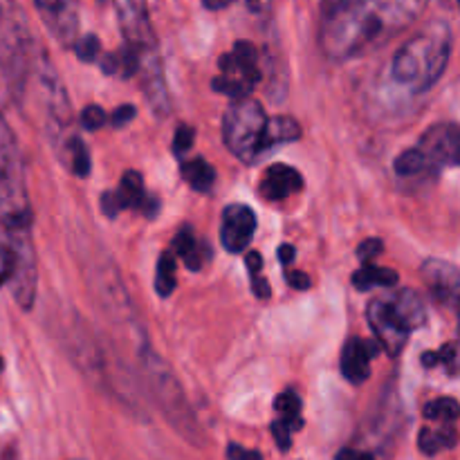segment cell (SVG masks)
Listing matches in <instances>:
<instances>
[{"instance_id": "obj_1", "label": "cell", "mask_w": 460, "mask_h": 460, "mask_svg": "<svg viewBox=\"0 0 460 460\" xmlns=\"http://www.w3.org/2000/svg\"><path fill=\"white\" fill-rule=\"evenodd\" d=\"M31 225L34 214L27 193L25 162L16 135L0 115V245L12 250L13 254V274L9 286L22 310L34 305L39 288Z\"/></svg>"}, {"instance_id": "obj_2", "label": "cell", "mask_w": 460, "mask_h": 460, "mask_svg": "<svg viewBox=\"0 0 460 460\" xmlns=\"http://www.w3.org/2000/svg\"><path fill=\"white\" fill-rule=\"evenodd\" d=\"M425 7L427 0H323L319 48L332 61L359 57L407 30Z\"/></svg>"}, {"instance_id": "obj_3", "label": "cell", "mask_w": 460, "mask_h": 460, "mask_svg": "<svg viewBox=\"0 0 460 460\" xmlns=\"http://www.w3.org/2000/svg\"><path fill=\"white\" fill-rule=\"evenodd\" d=\"M454 34L447 21L427 22L425 30L413 34L391 61V76L395 84L425 93L434 88L452 57Z\"/></svg>"}, {"instance_id": "obj_4", "label": "cell", "mask_w": 460, "mask_h": 460, "mask_svg": "<svg viewBox=\"0 0 460 460\" xmlns=\"http://www.w3.org/2000/svg\"><path fill=\"white\" fill-rule=\"evenodd\" d=\"M34 54L36 43L25 9L18 0H0V72L16 102L25 93Z\"/></svg>"}, {"instance_id": "obj_5", "label": "cell", "mask_w": 460, "mask_h": 460, "mask_svg": "<svg viewBox=\"0 0 460 460\" xmlns=\"http://www.w3.org/2000/svg\"><path fill=\"white\" fill-rule=\"evenodd\" d=\"M144 376H146L148 389H151L153 398H155L157 407L164 413L166 420L180 431L191 443L202 445V431L198 427L196 416H193L191 407L187 402L182 386H180L178 377L173 376L169 364L160 358L157 353H144Z\"/></svg>"}, {"instance_id": "obj_6", "label": "cell", "mask_w": 460, "mask_h": 460, "mask_svg": "<svg viewBox=\"0 0 460 460\" xmlns=\"http://www.w3.org/2000/svg\"><path fill=\"white\" fill-rule=\"evenodd\" d=\"M268 124L263 106L256 99H234L223 117V139L238 160L254 164L263 155V133Z\"/></svg>"}, {"instance_id": "obj_7", "label": "cell", "mask_w": 460, "mask_h": 460, "mask_svg": "<svg viewBox=\"0 0 460 460\" xmlns=\"http://www.w3.org/2000/svg\"><path fill=\"white\" fill-rule=\"evenodd\" d=\"M112 4H115L126 45H130L139 57L157 52V40L153 34L151 16H148V0H112Z\"/></svg>"}, {"instance_id": "obj_8", "label": "cell", "mask_w": 460, "mask_h": 460, "mask_svg": "<svg viewBox=\"0 0 460 460\" xmlns=\"http://www.w3.org/2000/svg\"><path fill=\"white\" fill-rule=\"evenodd\" d=\"M458 144L460 130L454 121H440L427 128L420 137L418 148L427 160V169H440V166H456L458 164Z\"/></svg>"}, {"instance_id": "obj_9", "label": "cell", "mask_w": 460, "mask_h": 460, "mask_svg": "<svg viewBox=\"0 0 460 460\" xmlns=\"http://www.w3.org/2000/svg\"><path fill=\"white\" fill-rule=\"evenodd\" d=\"M367 317L368 326L376 332L377 344H380L389 355L398 358L404 350V346H407L411 332L395 319V314L391 313L386 299H373L367 308Z\"/></svg>"}, {"instance_id": "obj_10", "label": "cell", "mask_w": 460, "mask_h": 460, "mask_svg": "<svg viewBox=\"0 0 460 460\" xmlns=\"http://www.w3.org/2000/svg\"><path fill=\"white\" fill-rule=\"evenodd\" d=\"M76 3L79 0H34L49 34L61 45H72L76 40V31H79Z\"/></svg>"}, {"instance_id": "obj_11", "label": "cell", "mask_w": 460, "mask_h": 460, "mask_svg": "<svg viewBox=\"0 0 460 460\" xmlns=\"http://www.w3.org/2000/svg\"><path fill=\"white\" fill-rule=\"evenodd\" d=\"M256 234V216L245 205H229L223 211V225H220V243L232 254H241L250 247Z\"/></svg>"}, {"instance_id": "obj_12", "label": "cell", "mask_w": 460, "mask_h": 460, "mask_svg": "<svg viewBox=\"0 0 460 460\" xmlns=\"http://www.w3.org/2000/svg\"><path fill=\"white\" fill-rule=\"evenodd\" d=\"M422 279H425L427 288H429L431 295L436 296V301L447 305H456L460 288L456 265L447 263V261L429 259L422 265Z\"/></svg>"}, {"instance_id": "obj_13", "label": "cell", "mask_w": 460, "mask_h": 460, "mask_svg": "<svg viewBox=\"0 0 460 460\" xmlns=\"http://www.w3.org/2000/svg\"><path fill=\"white\" fill-rule=\"evenodd\" d=\"M220 70L227 76H238V79L247 81L252 88H256L263 75L259 70V52L252 43L247 40H238L229 54L220 57Z\"/></svg>"}, {"instance_id": "obj_14", "label": "cell", "mask_w": 460, "mask_h": 460, "mask_svg": "<svg viewBox=\"0 0 460 460\" xmlns=\"http://www.w3.org/2000/svg\"><path fill=\"white\" fill-rule=\"evenodd\" d=\"M377 353V344L350 337L341 353V373L350 385H364L371 377V358Z\"/></svg>"}, {"instance_id": "obj_15", "label": "cell", "mask_w": 460, "mask_h": 460, "mask_svg": "<svg viewBox=\"0 0 460 460\" xmlns=\"http://www.w3.org/2000/svg\"><path fill=\"white\" fill-rule=\"evenodd\" d=\"M301 187H304V178H301L299 171L288 164H272L265 171L259 191L265 200L279 202L299 193Z\"/></svg>"}, {"instance_id": "obj_16", "label": "cell", "mask_w": 460, "mask_h": 460, "mask_svg": "<svg viewBox=\"0 0 460 460\" xmlns=\"http://www.w3.org/2000/svg\"><path fill=\"white\" fill-rule=\"evenodd\" d=\"M386 304H389L391 313L395 314V319H398L409 332L425 326L427 308H425V301H422V296L418 295L416 290H409L407 288V290L395 292L394 296L386 299Z\"/></svg>"}, {"instance_id": "obj_17", "label": "cell", "mask_w": 460, "mask_h": 460, "mask_svg": "<svg viewBox=\"0 0 460 460\" xmlns=\"http://www.w3.org/2000/svg\"><path fill=\"white\" fill-rule=\"evenodd\" d=\"M173 254L180 256V259L184 261V265H187L189 270H200L202 263H205L207 259L211 256V252L207 250V245L202 241H196V236H193L191 227H182L178 232V236L173 238Z\"/></svg>"}, {"instance_id": "obj_18", "label": "cell", "mask_w": 460, "mask_h": 460, "mask_svg": "<svg viewBox=\"0 0 460 460\" xmlns=\"http://www.w3.org/2000/svg\"><path fill=\"white\" fill-rule=\"evenodd\" d=\"M301 137V126L292 117H272L265 124L263 133V153L281 146V144H292Z\"/></svg>"}, {"instance_id": "obj_19", "label": "cell", "mask_w": 460, "mask_h": 460, "mask_svg": "<svg viewBox=\"0 0 460 460\" xmlns=\"http://www.w3.org/2000/svg\"><path fill=\"white\" fill-rule=\"evenodd\" d=\"M115 198H117V205L119 209H144L146 205L148 196H146V189H144V180L142 175L135 173V171H126V175L121 178L119 189H115Z\"/></svg>"}, {"instance_id": "obj_20", "label": "cell", "mask_w": 460, "mask_h": 460, "mask_svg": "<svg viewBox=\"0 0 460 460\" xmlns=\"http://www.w3.org/2000/svg\"><path fill=\"white\" fill-rule=\"evenodd\" d=\"M398 283V272L394 270L380 268L371 261V263H364L358 272L353 274V286L359 292H367L371 288H391Z\"/></svg>"}, {"instance_id": "obj_21", "label": "cell", "mask_w": 460, "mask_h": 460, "mask_svg": "<svg viewBox=\"0 0 460 460\" xmlns=\"http://www.w3.org/2000/svg\"><path fill=\"white\" fill-rule=\"evenodd\" d=\"M182 178L184 182L191 184L196 191L207 193L211 187H214L216 171L207 160H202V157H193V160H187L182 164Z\"/></svg>"}, {"instance_id": "obj_22", "label": "cell", "mask_w": 460, "mask_h": 460, "mask_svg": "<svg viewBox=\"0 0 460 460\" xmlns=\"http://www.w3.org/2000/svg\"><path fill=\"white\" fill-rule=\"evenodd\" d=\"M274 409L279 411V420L286 422L290 431H299L304 427V418H301V398L295 391H283L274 400Z\"/></svg>"}, {"instance_id": "obj_23", "label": "cell", "mask_w": 460, "mask_h": 460, "mask_svg": "<svg viewBox=\"0 0 460 460\" xmlns=\"http://www.w3.org/2000/svg\"><path fill=\"white\" fill-rule=\"evenodd\" d=\"M155 290L160 296H171L175 290V254L173 252H164L157 261V274H155Z\"/></svg>"}, {"instance_id": "obj_24", "label": "cell", "mask_w": 460, "mask_h": 460, "mask_svg": "<svg viewBox=\"0 0 460 460\" xmlns=\"http://www.w3.org/2000/svg\"><path fill=\"white\" fill-rule=\"evenodd\" d=\"M460 409H458V402L454 398H438V400H431V402L425 404V409H422V416L427 418V420H443L445 425H449V422H456Z\"/></svg>"}, {"instance_id": "obj_25", "label": "cell", "mask_w": 460, "mask_h": 460, "mask_svg": "<svg viewBox=\"0 0 460 460\" xmlns=\"http://www.w3.org/2000/svg\"><path fill=\"white\" fill-rule=\"evenodd\" d=\"M394 169H395V173L400 175V178H413V175L427 171V160H425V155H422V151L418 146L409 148V151L400 153V155L395 157Z\"/></svg>"}, {"instance_id": "obj_26", "label": "cell", "mask_w": 460, "mask_h": 460, "mask_svg": "<svg viewBox=\"0 0 460 460\" xmlns=\"http://www.w3.org/2000/svg\"><path fill=\"white\" fill-rule=\"evenodd\" d=\"M211 88H214L216 93L227 94V97H232V99L250 97V93L254 90L250 84H247V81L238 79V76H227V75L216 76V79L211 81Z\"/></svg>"}, {"instance_id": "obj_27", "label": "cell", "mask_w": 460, "mask_h": 460, "mask_svg": "<svg viewBox=\"0 0 460 460\" xmlns=\"http://www.w3.org/2000/svg\"><path fill=\"white\" fill-rule=\"evenodd\" d=\"M66 155H67V160H70L72 171H75L79 178H88V173H90V153H88V146H85V144L81 142L79 137H75L70 144H67Z\"/></svg>"}, {"instance_id": "obj_28", "label": "cell", "mask_w": 460, "mask_h": 460, "mask_svg": "<svg viewBox=\"0 0 460 460\" xmlns=\"http://www.w3.org/2000/svg\"><path fill=\"white\" fill-rule=\"evenodd\" d=\"M456 358H458L456 344H454V341H449V344H445L443 349L436 350V353L422 355V367L434 368V367H438V364H447L449 373H456Z\"/></svg>"}, {"instance_id": "obj_29", "label": "cell", "mask_w": 460, "mask_h": 460, "mask_svg": "<svg viewBox=\"0 0 460 460\" xmlns=\"http://www.w3.org/2000/svg\"><path fill=\"white\" fill-rule=\"evenodd\" d=\"M75 52L79 61L93 63L97 61L99 54H102V43H99V39L94 34H85L81 36V39H76Z\"/></svg>"}, {"instance_id": "obj_30", "label": "cell", "mask_w": 460, "mask_h": 460, "mask_svg": "<svg viewBox=\"0 0 460 460\" xmlns=\"http://www.w3.org/2000/svg\"><path fill=\"white\" fill-rule=\"evenodd\" d=\"M103 124H106V112L102 108L94 106V103L84 108V112H81V126L85 130H99Z\"/></svg>"}, {"instance_id": "obj_31", "label": "cell", "mask_w": 460, "mask_h": 460, "mask_svg": "<svg viewBox=\"0 0 460 460\" xmlns=\"http://www.w3.org/2000/svg\"><path fill=\"white\" fill-rule=\"evenodd\" d=\"M193 128L191 126H178V130H175L173 135V153L178 157H182L184 153L189 151V148L193 146Z\"/></svg>"}, {"instance_id": "obj_32", "label": "cell", "mask_w": 460, "mask_h": 460, "mask_svg": "<svg viewBox=\"0 0 460 460\" xmlns=\"http://www.w3.org/2000/svg\"><path fill=\"white\" fill-rule=\"evenodd\" d=\"M418 447H420V452L425 454V456H436V454L440 452V440L438 436H436V431L431 429H420V434H418Z\"/></svg>"}, {"instance_id": "obj_33", "label": "cell", "mask_w": 460, "mask_h": 460, "mask_svg": "<svg viewBox=\"0 0 460 460\" xmlns=\"http://www.w3.org/2000/svg\"><path fill=\"white\" fill-rule=\"evenodd\" d=\"M272 436H274V440H277V447L281 449V452H288V449L292 447V431L286 422L274 420L272 422Z\"/></svg>"}, {"instance_id": "obj_34", "label": "cell", "mask_w": 460, "mask_h": 460, "mask_svg": "<svg viewBox=\"0 0 460 460\" xmlns=\"http://www.w3.org/2000/svg\"><path fill=\"white\" fill-rule=\"evenodd\" d=\"M382 250H385V247H382L380 238H368V241H364L362 245L358 247V256L362 263H371L377 254H382Z\"/></svg>"}, {"instance_id": "obj_35", "label": "cell", "mask_w": 460, "mask_h": 460, "mask_svg": "<svg viewBox=\"0 0 460 460\" xmlns=\"http://www.w3.org/2000/svg\"><path fill=\"white\" fill-rule=\"evenodd\" d=\"M13 274V254L4 245H0V288L9 283Z\"/></svg>"}, {"instance_id": "obj_36", "label": "cell", "mask_w": 460, "mask_h": 460, "mask_svg": "<svg viewBox=\"0 0 460 460\" xmlns=\"http://www.w3.org/2000/svg\"><path fill=\"white\" fill-rule=\"evenodd\" d=\"M135 115H137L135 106H130V103H124V106L115 108V112H112L111 121H112V126H117V128H119V126L130 124V121L135 119Z\"/></svg>"}, {"instance_id": "obj_37", "label": "cell", "mask_w": 460, "mask_h": 460, "mask_svg": "<svg viewBox=\"0 0 460 460\" xmlns=\"http://www.w3.org/2000/svg\"><path fill=\"white\" fill-rule=\"evenodd\" d=\"M227 458L229 460H263V456H261L259 452H254V449H245L236 443L227 447Z\"/></svg>"}, {"instance_id": "obj_38", "label": "cell", "mask_w": 460, "mask_h": 460, "mask_svg": "<svg viewBox=\"0 0 460 460\" xmlns=\"http://www.w3.org/2000/svg\"><path fill=\"white\" fill-rule=\"evenodd\" d=\"M252 290H254V295L259 296L261 301H268L270 296H272V290H270V283L265 281V279L261 277V274H254V277H252Z\"/></svg>"}, {"instance_id": "obj_39", "label": "cell", "mask_w": 460, "mask_h": 460, "mask_svg": "<svg viewBox=\"0 0 460 460\" xmlns=\"http://www.w3.org/2000/svg\"><path fill=\"white\" fill-rule=\"evenodd\" d=\"M286 279L292 288H296V290H308V288L313 286V283H310V277L305 272H288Z\"/></svg>"}, {"instance_id": "obj_40", "label": "cell", "mask_w": 460, "mask_h": 460, "mask_svg": "<svg viewBox=\"0 0 460 460\" xmlns=\"http://www.w3.org/2000/svg\"><path fill=\"white\" fill-rule=\"evenodd\" d=\"M245 263L247 270H250V277H254V274H259L261 268H263V256H261L259 252H247Z\"/></svg>"}, {"instance_id": "obj_41", "label": "cell", "mask_w": 460, "mask_h": 460, "mask_svg": "<svg viewBox=\"0 0 460 460\" xmlns=\"http://www.w3.org/2000/svg\"><path fill=\"white\" fill-rule=\"evenodd\" d=\"M279 261H281V265H290L292 261H295V247L292 245L279 247Z\"/></svg>"}, {"instance_id": "obj_42", "label": "cell", "mask_w": 460, "mask_h": 460, "mask_svg": "<svg viewBox=\"0 0 460 460\" xmlns=\"http://www.w3.org/2000/svg\"><path fill=\"white\" fill-rule=\"evenodd\" d=\"M102 70L106 72V75H115V72H117L115 54H106V57L102 58Z\"/></svg>"}, {"instance_id": "obj_43", "label": "cell", "mask_w": 460, "mask_h": 460, "mask_svg": "<svg viewBox=\"0 0 460 460\" xmlns=\"http://www.w3.org/2000/svg\"><path fill=\"white\" fill-rule=\"evenodd\" d=\"M205 3L207 9H214V12H218V9H225L232 4V0H202Z\"/></svg>"}, {"instance_id": "obj_44", "label": "cell", "mask_w": 460, "mask_h": 460, "mask_svg": "<svg viewBox=\"0 0 460 460\" xmlns=\"http://www.w3.org/2000/svg\"><path fill=\"white\" fill-rule=\"evenodd\" d=\"M358 454L359 452H355V449H341L335 460H358Z\"/></svg>"}, {"instance_id": "obj_45", "label": "cell", "mask_w": 460, "mask_h": 460, "mask_svg": "<svg viewBox=\"0 0 460 460\" xmlns=\"http://www.w3.org/2000/svg\"><path fill=\"white\" fill-rule=\"evenodd\" d=\"M358 460H373L371 454H358Z\"/></svg>"}, {"instance_id": "obj_46", "label": "cell", "mask_w": 460, "mask_h": 460, "mask_svg": "<svg viewBox=\"0 0 460 460\" xmlns=\"http://www.w3.org/2000/svg\"><path fill=\"white\" fill-rule=\"evenodd\" d=\"M0 367H3V362H0Z\"/></svg>"}]
</instances>
